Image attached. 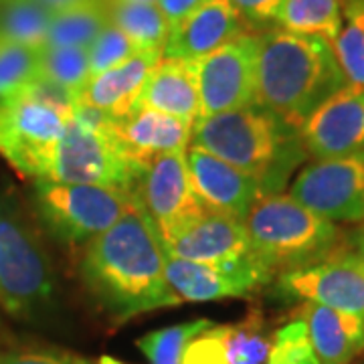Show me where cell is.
I'll return each instance as SVG.
<instances>
[{"label": "cell", "instance_id": "ba28073f", "mask_svg": "<svg viewBox=\"0 0 364 364\" xmlns=\"http://www.w3.org/2000/svg\"><path fill=\"white\" fill-rule=\"evenodd\" d=\"M31 200L37 221L55 241L79 245L90 243L119 221L136 195L107 186L39 178L33 181Z\"/></svg>", "mask_w": 364, "mask_h": 364}, {"label": "cell", "instance_id": "83f0119b", "mask_svg": "<svg viewBox=\"0 0 364 364\" xmlns=\"http://www.w3.org/2000/svg\"><path fill=\"white\" fill-rule=\"evenodd\" d=\"M332 49L346 81L364 90V0H344V25Z\"/></svg>", "mask_w": 364, "mask_h": 364}, {"label": "cell", "instance_id": "44dd1931", "mask_svg": "<svg viewBox=\"0 0 364 364\" xmlns=\"http://www.w3.org/2000/svg\"><path fill=\"white\" fill-rule=\"evenodd\" d=\"M299 318L308 328L320 364H350L364 352V320L360 316L304 301Z\"/></svg>", "mask_w": 364, "mask_h": 364}, {"label": "cell", "instance_id": "f1b7e54d", "mask_svg": "<svg viewBox=\"0 0 364 364\" xmlns=\"http://www.w3.org/2000/svg\"><path fill=\"white\" fill-rule=\"evenodd\" d=\"M208 326H213V322L207 318L166 326V328L144 334L142 338L138 340V348L142 350L150 364H181L186 344L195 338L196 334L207 330Z\"/></svg>", "mask_w": 364, "mask_h": 364}, {"label": "cell", "instance_id": "2e32d148", "mask_svg": "<svg viewBox=\"0 0 364 364\" xmlns=\"http://www.w3.org/2000/svg\"><path fill=\"white\" fill-rule=\"evenodd\" d=\"M164 249L168 257L207 265H237L253 257L245 221L221 213H205Z\"/></svg>", "mask_w": 364, "mask_h": 364}, {"label": "cell", "instance_id": "5b68a950", "mask_svg": "<svg viewBox=\"0 0 364 364\" xmlns=\"http://www.w3.org/2000/svg\"><path fill=\"white\" fill-rule=\"evenodd\" d=\"M77 100L45 81L0 97V156L21 176L47 178Z\"/></svg>", "mask_w": 364, "mask_h": 364}, {"label": "cell", "instance_id": "74e56055", "mask_svg": "<svg viewBox=\"0 0 364 364\" xmlns=\"http://www.w3.org/2000/svg\"><path fill=\"white\" fill-rule=\"evenodd\" d=\"M93 364H126V363L117 360V358H114V356H102L97 363H93Z\"/></svg>", "mask_w": 364, "mask_h": 364}, {"label": "cell", "instance_id": "836d02e7", "mask_svg": "<svg viewBox=\"0 0 364 364\" xmlns=\"http://www.w3.org/2000/svg\"><path fill=\"white\" fill-rule=\"evenodd\" d=\"M255 33L277 26L286 0H229Z\"/></svg>", "mask_w": 364, "mask_h": 364}, {"label": "cell", "instance_id": "6da1fadb", "mask_svg": "<svg viewBox=\"0 0 364 364\" xmlns=\"http://www.w3.org/2000/svg\"><path fill=\"white\" fill-rule=\"evenodd\" d=\"M166 249L136 200L105 233L87 243L79 275L91 298L117 322L176 306L166 284Z\"/></svg>", "mask_w": 364, "mask_h": 364}, {"label": "cell", "instance_id": "277c9868", "mask_svg": "<svg viewBox=\"0 0 364 364\" xmlns=\"http://www.w3.org/2000/svg\"><path fill=\"white\" fill-rule=\"evenodd\" d=\"M245 227L253 255L273 277L346 247L336 223L282 193L261 196L249 210Z\"/></svg>", "mask_w": 364, "mask_h": 364}, {"label": "cell", "instance_id": "f35d334b", "mask_svg": "<svg viewBox=\"0 0 364 364\" xmlns=\"http://www.w3.org/2000/svg\"><path fill=\"white\" fill-rule=\"evenodd\" d=\"M126 2H150V4H156L158 0H126Z\"/></svg>", "mask_w": 364, "mask_h": 364}, {"label": "cell", "instance_id": "d590c367", "mask_svg": "<svg viewBox=\"0 0 364 364\" xmlns=\"http://www.w3.org/2000/svg\"><path fill=\"white\" fill-rule=\"evenodd\" d=\"M348 245H350V251L356 255V257H360L364 261V223H360V227L350 235V241H348Z\"/></svg>", "mask_w": 364, "mask_h": 364}, {"label": "cell", "instance_id": "30bf717a", "mask_svg": "<svg viewBox=\"0 0 364 364\" xmlns=\"http://www.w3.org/2000/svg\"><path fill=\"white\" fill-rule=\"evenodd\" d=\"M289 195L332 223H364V152L314 160L299 170Z\"/></svg>", "mask_w": 364, "mask_h": 364}, {"label": "cell", "instance_id": "ffe728a7", "mask_svg": "<svg viewBox=\"0 0 364 364\" xmlns=\"http://www.w3.org/2000/svg\"><path fill=\"white\" fill-rule=\"evenodd\" d=\"M112 126L128 156L148 168L160 154L186 150L195 124L138 105L124 119H112Z\"/></svg>", "mask_w": 364, "mask_h": 364}, {"label": "cell", "instance_id": "3957f363", "mask_svg": "<svg viewBox=\"0 0 364 364\" xmlns=\"http://www.w3.org/2000/svg\"><path fill=\"white\" fill-rule=\"evenodd\" d=\"M191 144L257 178L263 196L277 193L304 150L298 132L255 104L196 119Z\"/></svg>", "mask_w": 364, "mask_h": 364}, {"label": "cell", "instance_id": "9a60e30c", "mask_svg": "<svg viewBox=\"0 0 364 364\" xmlns=\"http://www.w3.org/2000/svg\"><path fill=\"white\" fill-rule=\"evenodd\" d=\"M186 166L193 193L207 213H221L245 221L249 210L263 196V186L257 178L193 144L186 148Z\"/></svg>", "mask_w": 364, "mask_h": 364}, {"label": "cell", "instance_id": "f546056e", "mask_svg": "<svg viewBox=\"0 0 364 364\" xmlns=\"http://www.w3.org/2000/svg\"><path fill=\"white\" fill-rule=\"evenodd\" d=\"M39 77V49L0 37V97L13 95Z\"/></svg>", "mask_w": 364, "mask_h": 364}, {"label": "cell", "instance_id": "603a6c76", "mask_svg": "<svg viewBox=\"0 0 364 364\" xmlns=\"http://www.w3.org/2000/svg\"><path fill=\"white\" fill-rule=\"evenodd\" d=\"M109 23L116 25L136 47V51L164 53L170 25L160 13L158 4L150 2H126L107 0Z\"/></svg>", "mask_w": 364, "mask_h": 364}, {"label": "cell", "instance_id": "7c38bea8", "mask_svg": "<svg viewBox=\"0 0 364 364\" xmlns=\"http://www.w3.org/2000/svg\"><path fill=\"white\" fill-rule=\"evenodd\" d=\"M277 287L289 298L354 314L364 320V261L350 249L279 275Z\"/></svg>", "mask_w": 364, "mask_h": 364}, {"label": "cell", "instance_id": "4fadbf2b", "mask_svg": "<svg viewBox=\"0 0 364 364\" xmlns=\"http://www.w3.org/2000/svg\"><path fill=\"white\" fill-rule=\"evenodd\" d=\"M272 279V273L255 255L237 265H207L176 257L166 259V284L176 306L182 301L249 298Z\"/></svg>", "mask_w": 364, "mask_h": 364}, {"label": "cell", "instance_id": "4316f807", "mask_svg": "<svg viewBox=\"0 0 364 364\" xmlns=\"http://www.w3.org/2000/svg\"><path fill=\"white\" fill-rule=\"evenodd\" d=\"M51 11L37 0H0V37L33 49L47 41Z\"/></svg>", "mask_w": 364, "mask_h": 364}, {"label": "cell", "instance_id": "7a4b0ae2", "mask_svg": "<svg viewBox=\"0 0 364 364\" xmlns=\"http://www.w3.org/2000/svg\"><path fill=\"white\" fill-rule=\"evenodd\" d=\"M348 81L332 43L273 26L259 33L255 105L299 132L314 112Z\"/></svg>", "mask_w": 364, "mask_h": 364}, {"label": "cell", "instance_id": "8d00e7d4", "mask_svg": "<svg viewBox=\"0 0 364 364\" xmlns=\"http://www.w3.org/2000/svg\"><path fill=\"white\" fill-rule=\"evenodd\" d=\"M37 2L43 4L47 11H51V13H59V11L71 9V6H75V4H81V2H85V0H37Z\"/></svg>", "mask_w": 364, "mask_h": 364}, {"label": "cell", "instance_id": "52a82bcc", "mask_svg": "<svg viewBox=\"0 0 364 364\" xmlns=\"http://www.w3.org/2000/svg\"><path fill=\"white\" fill-rule=\"evenodd\" d=\"M146 166L134 162L117 140L112 119L77 105L57 144L47 181L107 186L136 195Z\"/></svg>", "mask_w": 364, "mask_h": 364}, {"label": "cell", "instance_id": "8fae6325", "mask_svg": "<svg viewBox=\"0 0 364 364\" xmlns=\"http://www.w3.org/2000/svg\"><path fill=\"white\" fill-rule=\"evenodd\" d=\"M136 195L156 225L162 243L176 237L207 213L196 200L191 186L186 150H174L154 158L144 172Z\"/></svg>", "mask_w": 364, "mask_h": 364}, {"label": "cell", "instance_id": "e575fe53", "mask_svg": "<svg viewBox=\"0 0 364 364\" xmlns=\"http://www.w3.org/2000/svg\"><path fill=\"white\" fill-rule=\"evenodd\" d=\"M207 0H158V9L168 21L170 28L176 26L182 18H186L191 13H195L198 6H203Z\"/></svg>", "mask_w": 364, "mask_h": 364}, {"label": "cell", "instance_id": "d6a6232c", "mask_svg": "<svg viewBox=\"0 0 364 364\" xmlns=\"http://www.w3.org/2000/svg\"><path fill=\"white\" fill-rule=\"evenodd\" d=\"M0 364H93L87 358L61 348H14L0 352Z\"/></svg>", "mask_w": 364, "mask_h": 364}, {"label": "cell", "instance_id": "484cf974", "mask_svg": "<svg viewBox=\"0 0 364 364\" xmlns=\"http://www.w3.org/2000/svg\"><path fill=\"white\" fill-rule=\"evenodd\" d=\"M90 77V57L85 47L39 49V81L59 87L77 100Z\"/></svg>", "mask_w": 364, "mask_h": 364}, {"label": "cell", "instance_id": "d6986e66", "mask_svg": "<svg viewBox=\"0 0 364 364\" xmlns=\"http://www.w3.org/2000/svg\"><path fill=\"white\" fill-rule=\"evenodd\" d=\"M162 59L158 51H138L128 61L93 75L79 93L77 105L109 119H124L138 107L144 85Z\"/></svg>", "mask_w": 364, "mask_h": 364}, {"label": "cell", "instance_id": "e0dca14e", "mask_svg": "<svg viewBox=\"0 0 364 364\" xmlns=\"http://www.w3.org/2000/svg\"><path fill=\"white\" fill-rule=\"evenodd\" d=\"M272 338L261 314L233 324L208 326L184 348L181 364H265Z\"/></svg>", "mask_w": 364, "mask_h": 364}, {"label": "cell", "instance_id": "8992f818", "mask_svg": "<svg viewBox=\"0 0 364 364\" xmlns=\"http://www.w3.org/2000/svg\"><path fill=\"white\" fill-rule=\"evenodd\" d=\"M55 269L39 229L13 196L0 193V308L39 320L55 298Z\"/></svg>", "mask_w": 364, "mask_h": 364}, {"label": "cell", "instance_id": "5bb4252c", "mask_svg": "<svg viewBox=\"0 0 364 364\" xmlns=\"http://www.w3.org/2000/svg\"><path fill=\"white\" fill-rule=\"evenodd\" d=\"M298 134L314 160L364 152V90L346 83L304 122Z\"/></svg>", "mask_w": 364, "mask_h": 364}, {"label": "cell", "instance_id": "9c48e42d", "mask_svg": "<svg viewBox=\"0 0 364 364\" xmlns=\"http://www.w3.org/2000/svg\"><path fill=\"white\" fill-rule=\"evenodd\" d=\"M259 33L249 31L195 61L198 119L255 104Z\"/></svg>", "mask_w": 364, "mask_h": 364}, {"label": "cell", "instance_id": "ac0fdd59", "mask_svg": "<svg viewBox=\"0 0 364 364\" xmlns=\"http://www.w3.org/2000/svg\"><path fill=\"white\" fill-rule=\"evenodd\" d=\"M251 28L229 0H207L170 28L162 57L198 61Z\"/></svg>", "mask_w": 364, "mask_h": 364}, {"label": "cell", "instance_id": "d4e9b609", "mask_svg": "<svg viewBox=\"0 0 364 364\" xmlns=\"http://www.w3.org/2000/svg\"><path fill=\"white\" fill-rule=\"evenodd\" d=\"M344 25V0H286L277 26L334 43Z\"/></svg>", "mask_w": 364, "mask_h": 364}, {"label": "cell", "instance_id": "4dcf8cb0", "mask_svg": "<svg viewBox=\"0 0 364 364\" xmlns=\"http://www.w3.org/2000/svg\"><path fill=\"white\" fill-rule=\"evenodd\" d=\"M265 364H320L314 354L308 328L299 316L275 330Z\"/></svg>", "mask_w": 364, "mask_h": 364}, {"label": "cell", "instance_id": "7402d4cb", "mask_svg": "<svg viewBox=\"0 0 364 364\" xmlns=\"http://www.w3.org/2000/svg\"><path fill=\"white\" fill-rule=\"evenodd\" d=\"M138 105L195 124L200 109L195 61L162 57L146 81Z\"/></svg>", "mask_w": 364, "mask_h": 364}, {"label": "cell", "instance_id": "cb8c5ba5", "mask_svg": "<svg viewBox=\"0 0 364 364\" xmlns=\"http://www.w3.org/2000/svg\"><path fill=\"white\" fill-rule=\"evenodd\" d=\"M109 23L107 0H85L53 13L43 47H90Z\"/></svg>", "mask_w": 364, "mask_h": 364}, {"label": "cell", "instance_id": "1f68e13d", "mask_svg": "<svg viewBox=\"0 0 364 364\" xmlns=\"http://www.w3.org/2000/svg\"><path fill=\"white\" fill-rule=\"evenodd\" d=\"M136 51L130 39L117 28L116 25L107 23L105 28L97 35V39L87 47V57H90V75H100L107 69H114L119 63L128 61Z\"/></svg>", "mask_w": 364, "mask_h": 364}]
</instances>
